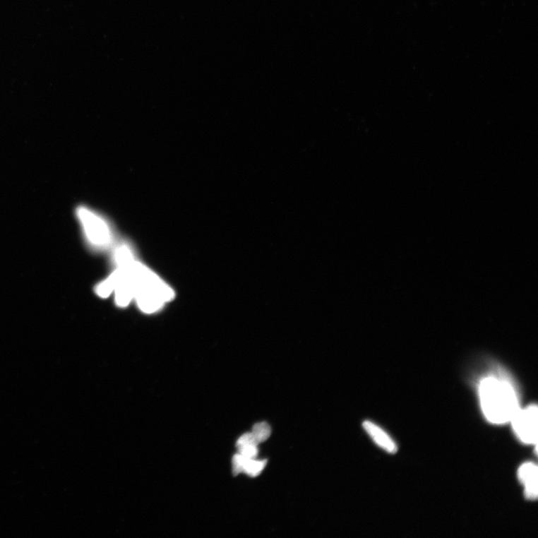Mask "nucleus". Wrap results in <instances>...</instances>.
I'll list each match as a JSON object with an SVG mask.
<instances>
[{"label": "nucleus", "mask_w": 538, "mask_h": 538, "mask_svg": "<svg viewBox=\"0 0 538 538\" xmlns=\"http://www.w3.org/2000/svg\"><path fill=\"white\" fill-rule=\"evenodd\" d=\"M114 258L115 263L127 266L133 282L134 299L141 311L146 313H155L174 299L172 289L150 269L136 261L133 250L127 243H121L115 249Z\"/></svg>", "instance_id": "obj_1"}, {"label": "nucleus", "mask_w": 538, "mask_h": 538, "mask_svg": "<svg viewBox=\"0 0 538 538\" xmlns=\"http://www.w3.org/2000/svg\"><path fill=\"white\" fill-rule=\"evenodd\" d=\"M478 389L483 414L493 424H507L520 408L515 384L501 370L484 376Z\"/></svg>", "instance_id": "obj_2"}, {"label": "nucleus", "mask_w": 538, "mask_h": 538, "mask_svg": "<svg viewBox=\"0 0 538 538\" xmlns=\"http://www.w3.org/2000/svg\"><path fill=\"white\" fill-rule=\"evenodd\" d=\"M76 216L90 247L100 251L112 244L113 229L105 216L85 205L76 209Z\"/></svg>", "instance_id": "obj_3"}, {"label": "nucleus", "mask_w": 538, "mask_h": 538, "mask_svg": "<svg viewBox=\"0 0 538 538\" xmlns=\"http://www.w3.org/2000/svg\"><path fill=\"white\" fill-rule=\"evenodd\" d=\"M537 406L531 405L526 408H520L510 421L517 437L522 443L537 446Z\"/></svg>", "instance_id": "obj_4"}, {"label": "nucleus", "mask_w": 538, "mask_h": 538, "mask_svg": "<svg viewBox=\"0 0 538 538\" xmlns=\"http://www.w3.org/2000/svg\"><path fill=\"white\" fill-rule=\"evenodd\" d=\"M518 478L525 488V496L529 501H536L538 496V470L532 462L522 465L518 470Z\"/></svg>", "instance_id": "obj_5"}, {"label": "nucleus", "mask_w": 538, "mask_h": 538, "mask_svg": "<svg viewBox=\"0 0 538 538\" xmlns=\"http://www.w3.org/2000/svg\"><path fill=\"white\" fill-rule=\"evenodd\" d=\"M363 426L371 438L383 450L390 454L396 453L398 448L385 431L369 421L364 422Z\"/></svg>", "instance_id": "obj_6"}, {"label": "nucleus", "mask_w": 538, "mask_h": 538, "mask_svg": "<svg viewBox=\"0 0 538 538\" xmlns=\"http://www.w3.org/2000/svg\"><path fill=\"white\" fill-rule=\"evenodd\" d=\"M267 465V460H257L247 458L243 466L242 472L247 474L250 477H257L260 475Z\"/></svg>", "instance_id": "obj_7"}, {"label": "nucleus", "mask_w": 538, "mask_h": 538, "mask_svg": "<svg viewBox=\"0 0 538 538\" xmlns=\"http://www.w3.org/2000/svg\"><path fill=\"white\" fill-rule=\"evenodd\" d=\"M272 429L267 422H263L254 425L252 429V435L258 444L267 441L270 437Z\"/></svg>", "instance_id": "obj_8"}, {"label": "nucleus", "mask_w": 538, "mask_h": 538, "mask_svg": "<svg viewBox=\"0 0 538 538\" xmlns=\"http://www.w3.org/2000/svg\"><path fill=\"white\" fill-rule=\"evenodd\" d=\"M114 281L111 275L107 280L102 281L96 287V293L100 298L106 299L114 292Z\"/></svg>", "instance_id": "obj_9"}, {"label": "nucleus", "mask_w": 538, "mask_h": 538, "mask_svg": "<svg viewBox=\"0 0 538 538\" xmlns=\"http://www.w3.org/2000/svg\"><path fill=\"white\" fill-rule=\"evenodd\" d=\"M239 453L247 458L255 459L258 455V446L246 444L237 448Z\"/></svg>", "instance_id": "obj_10"}, {"label": "nucleus", "mask_w": 538, "mask_h": 538, "mask_svg": "<svg viewBox=\"0 0 538 538\" xmlns=\"http://www.w3.org/2000/svg\"><path fill=\"white\" fill-rule=\"evenodd\" d=\"M247 459V458L240 455L239 453L237 454L233 459V474L234 476L239 475L241 472H242L243 466H244L245 461Z\"/></svg>", "instance_id": "obj_11"}]
</instances>
